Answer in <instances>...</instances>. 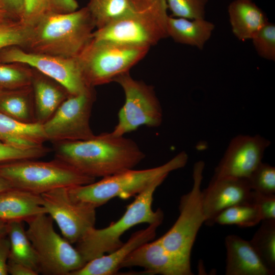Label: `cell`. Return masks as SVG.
I'll return each mask as SVG.
<instances>
[{"label": "cell", "mask_w": 275, "mask_h": 275, "mask_svg": "<svg viewBox=\"0 0 275 275\" xmlns=\"http://www.w3.org/2000/svg\"><path fill=\"white\" fill-rule=\"evenodd\" d=\"M53 143L56 158L94 178L133 169L145 157L134 141L112 132L85 140Z\"/></svg>", "instance_id": "6da1fadb"}, {"label": "cell", "mask_w": 275, "mask_h": 275, "mask_svg": "<svg viewBox=\"0 0 275 275\" xmlns=\"http://www.w3.org/2000/svg\"><path fill=\"white\" fill-rule=\"evenodd\" d=\"M95 28L86 6L67 13L50 11L31 26L28 41L22 48L35 53L75 58L92 39Z\"/></svg>", "instance_id": "7a4b0ae2"}, {"label": "cell", "mask_w": 275, "mask_h": 275, "mask_svg": "<svg viewBox=\"0 0 275 275\" xmlns=\"http://www.w3.org/2000/svg\"><path fill=\"white\" fill-rule=\"evenodd\" d=\"M187 160V153L182 151L161 166L124 170L97 182L68 187V191L73 201L96 208L116 197L127 199L137 195L156 180L166 178L171 172L183 168Z\"/></svg>", "instance_id": "3957f363"}, {"label": "cell", "mask_w": 275, "mask_h": 275, "mask_svg": "<svg viewBox=\"0 0 275 275\" xmlns=\"http://www.w3.org/2000/svg\"><path fill=\"white\" fill-rule=\"evenodd\" d=\"M126 15L94 31L95 40H109L150 48L168 38L166 0H129Z\"/></svg>", "instance_id": "277c9868"}, {"label": "cell", "mask_w": 275, "mask_h": 275, "mask_svg": "<svg viewBox=\"0 0 275 275\" xmlns=\"http://www.w3.org/2000/svg\"><path fill=\"white\" fill-rule=\"evenodd\" d=\"M165 179L156 180L136 195L118 221L104 228L93 227L86 232L76 242V247L86 263L119 248L123 243L121 237L132 227L143 223L162 222V211L160 208L153 210L152 205L155 190Z\"/></svg>", "instance_id": "5b68a950"}, {"label": "cell", "mask_w": 275, "mask_h": 275, "mask_svg": "<svg viewBox=\"0 0 275 275\" xmlns=\"http://www.w3.org/2000/svg\"><path fill=\"white\" fill-rule=\"evenodd\" d=\"M0 176L12 187L39 195L95 181V178L57 158L49 161L23 159L1 163Z\"/></svg>", "instance_id": "8992f818"}, {"label": "cell", "mask_w": 275, "mask_h": 275, "mask_svg": "<svg viewBox=\"0 0 275 275\" xmlns=\"http://www.w3.org/2000/svg\"><path fill=\"white\" fill-rule=\"evenodd\" d=\"M150 48L92 38L77 58L89 87L114 81L142 60Z\"/></svg>", "instance_id": "52a82bcc"}, {"label": "cell", "mask_w": 275, "mask_h": 275, "mask_svg": "<svg viewBox=\"0 0 275 275\" xmlns=\"http://www.w3.org/2000/svg\"><path fill=\"white\" fill-rule=\"evenodd\" d=\"M26 223V233L38 258L39 273L70 275L86 264L77 249L56 232L47 214H39Z\"/></svg>", "instance_id": "ba28073f"}, {"label": "cell", "mask_w": 275, "mask_h": 275, "mask_svg": "<svg viewBox=\"0 0 275 275\" xmlns=\"http://www.w3.org/2000/svg\"><path fill=\"white\" fill-rule=\"evenodd\" d=\"M204 167L203 161L195 163L193 185L191 190L181 197L179 216L169 230L159 238L167 250L189 262L197 234L205 223L201 190Z\"/></svg>", "instance_id": "9c48e42d"}, {"label": "cell", "mask_w": 275, "mask_h": 275, "mask_svg": "<svg viewBox=\"0 0 275 275\" xmlns=\"http://www.w3.org/2000/svg\"><path fill=\"white\" fill-rule=\"evenodd\" d=\"M123 89L125 102L118 113V122L112 133L117 136L136 130L142 126L156 127L162 121V111L154 88L134 79L129 72L114 81Z\"/></svg>", "instance_id": "30bf717a"}, {"label": "cell", "mask_w": 275, "mask_h": 275, "mask_svg": "<svg viewBox=\"0 0 275 275\" xmlns=\"http://www.w3.org/2000/svg\"><path fill=\"white\" fill-rule=\"evenodd\" d=\"M95 100L94 88L70 95L42 124L47 141L55 143L93 138L95 134L90 127V119Z\"/></svg>", "instance_id": "8fae6325"}, {"label": "cell", "mask_w": 275, "mask_h": 275, "mask_svg": "<svg viewBox=\"0 0 275 275\" xmlns=\"http://www.w3.org/2000/svg\"><path fill=\"white\" fill-rule=\"evenodd\" d=\"M0 62L27 65L61 84L70 95H76L92 88L85 81L77 58L35 53L14 46L0 50Z\"/></svg>", "instance_id": "7c38bea8"}, {"label": "cell", "mask_w": 275, "mask_h": 275, "mask_svg": "<svg viewBox=\"0 0 275 275\" xmlns=\"http://www.w3.org/2000/svg\"><path fill=\"white\" fill-rule=\"evenodd\" d=\"M46 214L54 220L63 236L70 243H76L94 227L96 208L73 201L68 187L57 188L41 194Z\"/></svg>", "instance_id": "4fadbf2b"}, {"label": "cell", "mask_w": 275, "mask_h": 275, "mask_svg": "<svg viewBox=\"0 0 275 275\" xmlns=\"http://www.w3.org/2000/svg\"><path fill=\"white\" fill-rule=\"evenodd\" d=\"M270 142L260 135L239 134L230 141L213 177L248 178L262 162Z\"/></svg>", "instance_id": "5bb4252c"}, {"label": "cell", "mask_w": 275, "mask_h": 275, "mask_svg": "<svg viewBox=\"0 0 275 275\" xmlns=\"http://www.w3.org/2000/svg\"><path fill=\"white\" fill-rule=\"evenodd\" d=\"M252 191L247 178L212 177L208 187L202 190L205 224L214 225L218 214L229 207L251 202Z\"/></svg>", "instance_id": "9a60e30c"}, {"label": "cell", "mask_w": 275, "mask_h": 275, "mask_svg": "<svg viewBox=\"0 0 275 275\" xmlns=\"http://www.w3.org/2000/svg\"><path fill=\"white\" fill-rule=\"evenodd\" d=\"M139 266L149 274L191 275L190 262L171 253L159 238L147 242L131 252L122 262L120 269Z\"/></svg>", "instance_id": "2e32d148"}, {"label": "cell", "mask_w": 275, "mask_h": 275, "mask_svg": "<svg viewBox=\"0 0 275 275\" xmlns=\"http://www.w3.org/2000/svg\"><path fill=\"white\" fill-rule=\"evenodd\" d=\"M161 222H157L133 233L124 243L114 251L95 258L70 275H111L115 274L122 262L142 244L152 240Z\"/></svg>", "instance_id": "e0dca14e"}, {"label": "cell", "mask_w": 275, "mask_h": 275, "mask_svg": "<svg viewBox=\"0 0 275 275\" xmlns=\"http://www.w3.org/2000/svg\"><path fill=\"white\" fill-rule=\"evenodd\" d=\"M227 251L226 275H273L274 272L263 263L250 241L236 235L225 239Z\"/></svg>", "instance_id": "ac0fdd59"}, {"label": "cell", "mask_w": 275, "mask_h": 275, "mask_svg": "<svg viewBox=\"0 0 275 275\" xmlns=\"http://www.w3.org/2000/svg\"><path fill=\"white\" fill-rule=\"evenodd\" d=\"M46 213L41 195L12 187L0 193V219L25 222Z\"/></svg>", "instance_id": "d6986e66"}, {"label": "cell", "mask_w": 275, "mask_h": 275, "mask_svg": "<svg viewBox=\"0 0 275 275\" xmlns=\"http://www.w3.org/2000/svg\"><path fill=\"white\" fill-rule=\"evenodd\" d=\"M32 87L36 121L42 124L52 116L70 94L61 84L35 69Z\"/></svg>", "instance_id": "ffe728a7"}, {"label": "cell", "mask_w": 275, "mask_h": 275, "mask_svg": "<svg viewBox=\"0 0 275 275\" xmlns=\"http://www.w3.org/2000/svg\"><path fill=\"white\" fill-rule=\"evenodd\" d=\"M234 35L240 41L251 40L268 21L266 14L252 0H234L228 7Z\"/></svg>", "instance_id": "44dd1931"}, {"label": "cell", "mask_w": 275, "mask_h": 275, "mask_svg": "<svg viewBox=\"0 0 275 275\" xmlns=\"http://www.w3.org/2000/svg\"><path fill=\"white\" fill-rule=\"evenodd\" d=\"M0 141L20 148H32L43 145L47 141L42 125L26 123L0 113Z\"/></svg>", "instance_id": "7402d4cb"}, {"label": "cell", "mask_w": 275, "mask_h": 275, "mask_svg": "<svg viewBox=\"0 0 275 275\" xmlns=\"http://www.w3.org/2000/svg\"><path fill=\"white\" fill-rule=\"evenodd\" d=\"M214 24L205 18L188 19L169 16L167 22L168 37L175 42L202 50L211 37Z\"/></svg>", "instance_id": "603a6c76"}, {"label": "cell", "mask_w": 275, "mask_h": 275, "mask_svg": "<svg viewBox=\"0 0 275 275\" xmlns=\"http://www.w3.org/2000/svg\"><path fill=\"white\" fill-rule=\"evenodd\" d=\"M0 113L21 122H37L32 85L0 90Z\"/></svg>", "instance_id": "cb8c5ba5"}, {"label": "cell", "mask_w": 275, "mask_h": 275, "mask_svg": "<svg viewBox=\"0 0 275 275\" xmlns=\"http://www.w3.org/2000/svg\"><path fill=\"white\" fill-rule=\"evenodd\" d=\"M7 236L10 244L9 259L21 263L39 273V263L22 222L8 223Z\"/></svg>", "instance_id": "d4e9b609"}, {"label": "cell", "mask_w": 275, "mask_h": 275, "mask_svg": "<svg viewBox=\"0 0 275 275\" xmlns=\"http://www.w3.org/2000/svg\"><path fill=\"white\" fill-rule=\"evenodd\" d=\"M250 241L263 263L275 270V219L263 220Z\"/></svg>", "instance_id": "484cf974"}, {"label": "cell", "mask_w": 275, "mask_h": 275, "mask_svg": "<svg viewBox=\"0 0 275 275\" xmlns=\"http://www.w3.org/2000/svg\"><path fill=\"white\" fill-rule=\"evenodd\" d=\"M86 7L98 29L128 13L130 3L129 0H89Z\"/></svg>", "instance_id": "4316f807"}, {"label": "cell", "mask_w": 275, "mask_h": 275, "mask_svg": "<svg viewBox=\"0 0 275 275\" xmlns=\"http://www.w3.org/2000/svg\"><path fill=\"white\" fill-rule=\"evenodd\" d=\"M262 221L257 206L252 202L238 204L229 207L219 213L214 224L221 225H236L246 228L257 225Z\"/></svg>", "instance_id": "83f0119b"}, {"label": "cell", "mask_w": 275, "mask_h": 275, "mask_svg": "<svg viewBox=\"0 0 275 275\" xmlns=\"http://www.w3.org/2000/svg\"><path fill=\"white\" fill-rule=\"evenodd\" d=\"M34 69L24 64L0 62V90L32 85Z\"/></svg>", "instance_id": "f1b7e54d"}, {"label": "cell", "mask_w": 275, "mask_h": 275, "mask_svg": "<svg viewBox=\"0 0 275 275\" xmlns=\"http://www.w3.org/2000/svg\"><path fill=\"white\" fill-rule=\"evenodd\" d=\"M30 29L12 15L0 18V50L14 46L23 48L28 41Z\"/></svg>", "instance_id": "f546056e"}, {"label": "cell", "mask_w": 275, "mask_h": 275, "mask_svg": "<svg viewBox=\"0 0 275 275\" xmlns=\"http://www.w3.org/2000/svg\"><path fill=\"white\" fill-rule=\"evenodd\" d=\"M208 0H166L171 16L188 19H203Z\"/></svg>", "instance_id": "4dcf8cb0"}, {"label": "cell", "mask_w": 275, "mask_h": 275, "mask_svg": "<svg viewBox=\"0 0 275 275\" xmlns=\"http://www.w3.org/2000/svg\"><path fill=\"white\" fill-rule=\"evenodd\" d=\"M247 179L252 190L265 194H274V167L261 162Z\"/></svg>", "instance_id": "1f68e13d"}, {"label": "cell", "mask_w": 275, "mask_h": 275, "mask_svg": "<svg viewBox=\"0 0 275 275\" xmlns=\"http://www.w3.org/2000/svg\"><path fill=\"white\" fill-rule=\"evenodd\" d=\"M258 54L269 60H275V25L268 21L251 39Z\"/></svg>", "instance_id": "d6a6232c"}, {"label": "cell", "mask_w": 275, "mask_h": 275, "mask_svg": "<svg viewBox=\"0 0 275 275\" xmlns=\"http://www.w3.org/2000/svg\"><path fill=\"white\" fill-rule=\"evenodd\" d=\"M49 150L43 145L32 148H20L0 141V164L15 160L38 158L47 154Z\"/></svg>", "instance_id": "836d02e7"}, {"label": "cell", "mask_w": 275, "mask_h": 275, "mask_svg": "<svg viewBox=\"0 0 275 275\" xmlns=\"http://www.w3.org/2000/svg\"><path fill=\"white\" fill-rule=\"evenodd\" d=\"M23 10L20 20L30 27L52 11L50 0H23Z\"/></svg>", "instance_id": "e575fe53"}, {"label": "cell", "mask_w": 275, "mask_h": 275, "mask_svg": "<svg viewBox=\"0 0 275 275\" xmlns=\"http://www.w3.org/2000/svg\"><path fill=\"white\" fill-rule=\"evenodd\" d=\"M251 202L258 207L262 221L275 219V195L252 190Z\"/></svg>", "instance_id": "d590c367"}, {"label": "cell", "mask_w": 275, "mask_h": 275, "mask_svg": "<svg viewBox=\"0 0 275 275\" xmlns=\"http://www.w3.org/2000/svg\"><path fill=\"white\" fill-rule=\"evenodd\" d=\"M10 244L8 238H0V275L8 274L7 263L10 256Z\"/></svg>", "instance_id": "8d00e7d4"}, {"label": "cell", "mask_w": 275, "mask_h": 275, "mask_svg": "<svg viewBox=\"0 0 275 275\" xmlns=\"http://www.w3.org/2000/svg\"><path fill=\"white\" fill-rule=\"evenodd\" d=\"M52 12L67 13L73 12L78 8L76 0H50Z\"/></svg>", "instance_id": "74e56055"}, {"label": "cell", "mask_w": 275, "mask_h": 275, "mask_svg": "<svg viewBox=\"0 0 275 275\" xmlns=\"http://www.w3.org/2000/svg\"><path fill=\"white\" fill-rule=\"evenodd\" d=\"M8 272L12 275H38L39 273L28 266L17 262L8 259Z\"/></svg>", "instance_id": "f35d334b"}, {"label": "cell", "mask_w": 275, "mask_h": 275, "mask_svg": "<svg viewBox=\"0 0 275 275\" xmlns=\"http://www.w3.org/2000/svg\"><path fill=\"white\" fill-rule=\"evenodd\" d=\"M9 12L15 17L21 19L23 10V0H1Z\"/></svg>", "instance_id": "ab89813d"}, {"label": "cell", "mask_w": 275, "mask_h": 275, "mask_svg": "<svg viewBox=\"0 0 275 275\" xmlns=\"http://www.w3.org/2000/svg\"><path fill=\"white\" fill-rule=\"evenodd\" d=\"M8 223L0 219V238L7 236Z\"/></svg>", "instance_id": "60d3db41"}, {"label": "cell", "mask_w": 275, "mask_h": 275, "mask_svg": "<svg viewBox=\"0 0 275 275\" xmlns=\"http://www.w3.org/2000/svg\"><path fill=\"white\" fill-rule=\"evenodd\" d=\"M11 184L0 176V193L12 188Z\"/></svg>", "instance_id": "b9f144b4"}, {"label": "cell", "mask_w": 275, "mask_h": 275, "mask_svg": "<svg viewBox=\"0 0 275 275\" xmlns=\"http://www.w3.org/2000/svg\"><path fill=\"white\" fill-rule=\"evenodd\" d=\"M7 15H11L9 12V11L7 9L5 6L4 5L2 2L0 0V18L3 17Z\"/></svg>", "instance_id": "7bdbcfd3"}]
</instances>
